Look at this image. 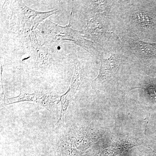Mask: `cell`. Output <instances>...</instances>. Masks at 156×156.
<instances>
[{
	"instance_id": "10",
	"label": "cell",
	"mask_w": 156,
	"mask_h": 156,
	"mask_svg": "<svg viewBox=\"0 0 156 156\" xmlns=\"http://www.w3.org/2000/svg\"><path fill=\"white\" fill-rule=\"evenodd\" d=\"M88 2L90 3L92 11L94 13L106 11L108 8L109 2H110L105 1H89Z\"/></svg>"
},
{
	"instance_id": "2",
	"label": "cell",
	"mask_w": 156,
	"mask_h": 156,
	"mask_svg": "<svg viewBox=\"0 0 156 156\" xmlns=\"http://www.w3.org/2000/svg\"><path fill=\"white\" fill-rule=\"evenodd\" d=\"M11 11V24L12 28L17 31L23 37L35 30L51 15L56 14L57 9L41 12L27 7L22 1H9Z\"/></svg>"
},
{
	"instance_id": "4",
	"label": "cell",
	"mask_w": 156,
	"mask_h": 156,
	"mask_svg": "<svg viewBox=\"0 0 156 156\" xmlns=\"http://www.w3.org/2000/svg\"><path fill=\"white\" fill-rule=\"evenodd\" d=\"M75 69L70 86L67 92L61 96V110L57 123L56 128H60L64 122L65 115L72 101L74 98L80 85L83 79L84 71L83 66L80 62L77 61L74 63Z\"/></svg>"
},
{
	"instance_id": "5",
	"label": "cell",
	"mask_w": 156,
	"mask_h": 156,
	"mask_svg": "<svg viewBox=\"0 0 156 156\" xmlns=\"http://www.w3.org/2000/svg\"><path fill=\"white\" fill-rule=\"evenodd\" d=\"M121 62V56L116 54H112L108 58L102 59L98 76L92 81V88L94 89H99L106 81L113 76L119 68Z\"/></svg>"
},
{
	"instance_id": "3",
	"label": "cell",
	"mask_w": 156,
	"mask_h": 156,
	"mask_svg": "<svg viewBox=\"0 0 156 156\" xmlns=\"http://www.w3.org/2000/svg\"><path fill=\"white\" fill-rule=\"evenodd\" d=\"M2 95L4 97L1 98V108L12 104L30 102L44 108L50 112H54L61 98L56 93L46 90H37L32 94L20 91L18 96L12 98L7 97L3 90Z\"/></svg>"
},
{
	"instance_id": "8",
	"label": "cell",
	"mask_w": 156,
	"mask_h": 156,
	"mask_svg": "<svg viewBox=\"0 0 156 156\" xmlns=\"http://www.w3.org/2000/svg\"><path fill=\"white\" fill-rule=\"evenodd\" d=\"M107 33L106 23L99 14L89 20L85 32V37L90 36L96 43H100Z\"/></svg>"
},
{
	"instance_id": "1",
	"label": "cell",
	"mask_w": 156,
	"mask_h": 156,
	"mask_svg": "<svg viewBox=\"0 0 156 156\" xmlns=\"http://www.w3.org/2000/svg\"><path fill=\"white\" fill-rule=\"evenodd\" d=\"M73 10L71 12L68 25L62 27L47 19L40 25L41 34L44 39L43 45L55 47L65 43L75 44L83 48L93 56H99L98 51L92 41L85 38L83 31L73 29L71 19Z\"/></svg>"
},
{
	"instance_id": "7",
	"label": "cell",
	"mask_w": 156,
	"mask_h": 156,
	"mask_svg": "<svg viewBox=\"0 0 156 156\" xmlns=\"http://www.w3.org/2000/svg\"><path fill=\"white\" fill-rule=\"evenodd\" d=\"M129 43L130 50L142 63H147L152 58H156V44L143 41L135 35Z\"/></svg>"
},
{
	"instance_id": "9",
	"label": "cell",
	"mask_w": 156,
	"mask_h": 156,
	"mask_svg": "<svg viewBox=\"0 0 156 156\" xmlns=\"http://www.w3.org/2000/svg\"><path fill=\"white\" fill-rule=\"evenodd\" d=\"M151 17L143 11H136L133 14L132 20L135 25L141 28H148L152 24Z\"/></svg>"
},
{
	"instance_id": "11",
	"label": "cell",
	"mask_w": 156,
	"mask_h": 156,
	"mask_svg": "<svg viewBox=\"0 0 156 156\" xmlns=\"http://www.w3.org/2000/svg\"><path fill=\"white\" fill-rule=\"evenodd\" d=\"M138 156H153L151 154L147 153L145 152H141Z\"/></svg>"
},
{
	"instance_id": "6",
	"label": "cell",
	"mask_w": 156,
	"mask_h": 156,
	"mask_svg": "<svg viewBox=\"0 0 156 156\" xmlns=\"http://www.w3.org/2000/svg\"><path fill=\"white\" fill-rule=\"evenodd\" d=\"M27 43L30 55L38 67L48 66L50 63L48 53L44 46L41 45L34 32L23 37Z\"/></svg>"
}]
</instances>
